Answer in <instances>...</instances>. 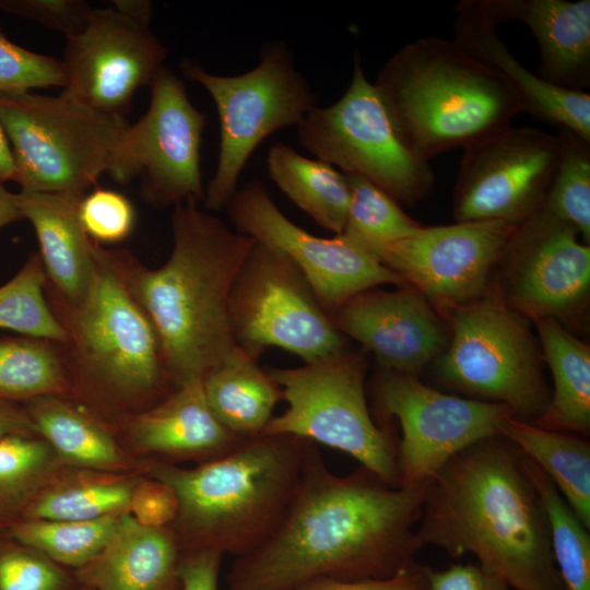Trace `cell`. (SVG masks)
I'll use <instances>...</instances> for the list:
<instances>
[{
    "instance_id": "obj_46",
    "label": "cell",
    "mask_w": 590,
    "mask_h": 590,
    "mask_svg": "<svg viewBox=\"0 0 590 590\" xmlns=\"http://www.w3.org/2000/svg\"><path fill=\"white\" fill-rule=\"evenodd\" d=\"M296 590H428L425 567L384 579L342 580L323 578Z\"/></svg>"
},
{
    "instance_id": "obj_25",
    "label": "cell",
    "mask_w": 590,
    "mask_h": 590,
    "mask_svg": "<svg viewBox=\"0 0 590 590\" xmlns=\"http://www.w3.org/2000/svg\"><path fill=\"white\" fill-rule=\"evenodd\" d=\"M22 405L38 435L69 467L146 475L154 461L131 453L114 427L68 397L47 396Z\"/></svg>"
},
{
    "instance_id": "obj_18",
    "label": "cell",
    "mask_w": 590,
    "mask_h": 590,
    "mask_svg": "<svg viewBox=\"0 0 590 590\" xmlns=\"http://www.w3.org/2000/svg\"><path fill=\"white\" fill-rule=\"evenodd\" d=\"M166 49L151 33L113 8L93 9L83 31L67 38L62 96L95 111L122 116L133 95L164 68Z\"/></svg>"
},
{
    "instance_id": "obj_21",
    "label": "cell",
    "mask_w": 590,
    "mask_h": 590,
    "mask_svg": "<svg viewBox=\"0 0 590 590\" xmlns=\"http://www.w3.org/2000/svg\"><path fill=\"white\" fill-rule=\"evenodd\" d=\"M134 456L178 464H198L220 458L241 440L214 416L202 379L173 389L152 408L134 414L116 429Z\"/></svg>"
},
{
    "instance_id": "obj_23",
    "label": "cell",
    "mask_w": 590,
    "mask_h": 590,
    "mask_svg": "<svg viewBox=\"0 0 590 590\" xmlns=\"http://www.w3.org/2000/svg\"><path fill=\"white\" fill-rule=\"evenodd\" d=\"M455 10L452 39L509 82L520 97L523 111L590 142L588 93L560 88L529 71L498 37V26L476 12L469 0L460 1Z\"/></svg>"
},
{
    "instance_id": "obj_11",
    "label": "cell",
    "mask_w": 590,
    "mask_h": 590,
    "mask_svg": "<svg viewBox=\"0 0 590 590\" xmlns=\"http://www.w3.org/2000/svg\"><path fill=\"white\" fill-rule=\"evenodd\" d=\"M297 134L318 160L365 177L397 201L415 203L433 189L428 162L400 140L358 56L345 93L331 106L314 107L297 126Z\"/></svg>"
},
{
    "instance_id": "obj_43",
    "label": "cell",
    "mask_w": 590,
    "mask_h": 590,
    "mask_svg": "<svg viewBox=\"0 0 590 590\" xmlns=\"http://www.w3.org/2000/svg\"><path fill=\"white\" fill-rule=\"evenodd\" d=\"M178 500L173 488L163 481L143 475L131 495L130 516L148 528H168L176 519Z\"/></svg>"
},
{
    "instance_id": "obj_26",
    "label": "cell",
    "mask_w": 590,
    "mask_h": 590,
    "mask_svg": "<svg viewBox=\"0 0 590 590\" xmlns=\"http://www.w3.org/2000/svg\"><path fill=\"white\" fill-rule=\"evenodd\" d=\"M179 555L169 527H143L125 515L103 550L73 571L91 590H156L175 577Z\"/></svg>"
},
{
    "instance_id": "obj_2",
    "label": "cell",
    "mask_w": 590,
    "mask_h": 590,
    "mask_svg": "<svg viewBox=\"0 0 590 590\" xmlns=\"http://www.w3.org/2000/svg\"><path fill=\"white\" fill-rule=\"evenodd\" d=\"M496 437L455 456L427 488L421 544L471 553L515 590H565L545 514L520 452Z\"/></svg>"
},
{
    "instance_id": "obj_24",
    "label": "cell",
    "mask_w": 590,
    "mask_h": 590,
    "mask_svg": "<svg viewBox=\"0 0 590 590\" xmlns=\"http://www.w3.org/2000/svg\"><path fill=\"white\" fill-rule=\"evenodd\" d=\"M84 196L16 193L21 216L33 225L39 244L46 288L68 304L84 298L97 267L99 245L87 236L79 217Z\"/></svg>"
},
{
    "instance_id": "obj_9",
    "label": "cell",
    "mask_w": 590,
    "mask_h": 590,
    "mask_svg": "<svg viewBox=\"0 0 590 590\" xmlns=\"http://www.w3.org/2000/svg\"><path fill=\"white\" fill-rule=\"evenodd\" d=\"M180 66L208 91L219 114L220 154L204 196L205 208L219 211L236 192L258 144L279 129L298 126L316 107V95L282 44L264 48L260 62L238 75L212 74L188 59Z\"/></svg>"
},
{
    "instance_id": "obj_39",
    "label": "cell",
    "mask_w": 590,
    "mask_h": 590,
    "mask_svg": "<svg viewBox=\"0 0 590 590\" xmlns=\"http://www.w3.org/2000/svg\"><path fill=\"white\" fill-rule=\"evenodd\" d=\"M74 571L0 531V590H78Z\"/></svg>"
},
{
    "instance_id": "obj_45",
    "label": "cell",
    "mask_w": 590,
    "mask_h": 590,
    "mask_svg": "<svg viewBox=\"0 0 590 590\" xmlns=\"http://www.w3.org/2000/svg\"><path fill=\"white\" fill-rule=\"evenodd\" d=\"M428 590H510L498 576L480 565H453L436 571L425 567Z\"/></svg>"
},
{
    "instance_id": "obj_47",
    "label": "cell",
    "mask_w": 590,
    "mask_h": 590,
    "mask_svg": "<svg viewBox=\"0 0 590 590\" xmlns=\"http://www.w3.org/2000/svg\"><path fill=\"white\" fill-rule=\"evenodd\" d=\"M15 435H38L22 404L0 401V439Z\"/></svg>"
},
{
    "instance_id": "obj_4",
    "label": "cell",
    "mask_w": 590,
    "mask_h": 590,
    "mask_svg": "<svg viewBox=\"0 0 590 590\" xmlns=\"http://www.w3.org/2000/svg\"><path fill=\"white\" fill-rule=\"evenodd\" d=\"M311 444L261 434L191 468L154 460L146 475L168 484L177 496L169 529L180 553L211 550L239 557L258 548L282 520Z\"/></svg>"
},
{
    "instance_id": "obj_42",
    "label": "cell",
    "mask_w": 590,
    "mask_h": 590,
    "mask_svg": "<svg viewBox=\"0 0 590 590\" xmlns=\"http://www.w3.org/2000/svg\"><path fill=\"white\" fill-rule=\"evenodd\" d=\"M94 8L82 0H0V10L72 37L86 26Z\"/></svg>"
},
{
    "instance_id": "obj_29",
    "label": "cell",
    "mask_w": 590,
    "mask_h": 590,
    "mask_svg": "<svg viewBox=\"0 0 590 590\" xmlns=\"http://www.w3.org/2000/svg\"><path fill=\"white\" fill-rule=\"evenodd\" d=\"M545 359L552 370L554 392L535 425L564 433L590 429V349L556 320H536Z\"/></svg>"
},
{
    "instance_id": "obj_30",
    "label": "cell",
    "mask_w": 590,
    "mask_h": 590,
    "mask_svg": "<svg viewBox=\"0 0 590 590\" xmlns=\"http://www.w3.org/2000/svg\"><path fill=\"white\" fill-rule=\"evenodd\" d=\"M499 435L532 460L555 484L582 523L590 527V445L575 435L551 430L515 416Z\"/></svg>"
},
{
    "instance_id": "obj_28",
    "label": "cell",
    "mask_w": 590,
    "mask_h": 590,
    "mask_svg": "<svg viewBox=\"0 0 590 590\" xmlns=\"http://www.w3.org/2000/svg\"><path fill=\"white\" fill-rule=\"evenodd\" d=\"M143 475L66 465L40 488L23 519L93 520L130 515L131 495Z\"/></svg>"
},
{
    "instance_id": "obj_49",
    "label": "cell",
    "mask_w": 590,
    "mask_h": 590,
    "mask_svg": "<svg viewBox=\"0 0 590 590\" xmlns=\"http://www.w3.org/2000/svg\"><path fill=\"white\" fill-rule=\"evenodd\" d=\"M21 219L16 193L7 190L3 184H0V228Z\"/></svg>"
},
{
    "instance_id": "obj_31",
    "label": "cell",
    "mask_w": 590,
    "mask_h": 590,
    "mask_svg": "<svg viewBox=\"0 0 590 590\" xmlns=\"http://www.w3.org/2000/svg\"><path fill=\"white\" fill-rule=\"evenodd\" d=\"M275 185L319 226L342 234L350 190L343 173L321 161L299 155L288 145L274 143L267 156Z\"/></svg>"
},
{
    "instance_id": "obj_20",
    "label": "cell",
    "mask_w": 590,
    "mask_h": 590,
    "mask_svg": "<svg viewBox=\"0 0 590 590\" xmlns=\"http://www.w3.org/2000/svg\"><path fill=\"white\" fill-rule=\"evenodd\" d=\"M329 316L344 337L373 352L385 370L412 377L444 352L450 337L427 298L412 286L367 290Z\"/></svg>"
},
{
    "instance_id": "obj_14",
    "label": "cell",
    "mask_w": 590,
    "mask_h": 590,
    "mask_svg": "<svg viewBox=\"0 0 590 590\" xmlns=\"http://www.w3.org/2000/svg\"><path fill=\"white\" fill-rule=\"evenodd\" d=\"M381 410L398 418L399 486L428 487L445 465L467 448L499 435L515 416L505 404L439 392L416 377L384 370L376 385Z\"/></svg>"
},
{
    "instance_id": "obj_10",
    "label": "cell",
    "mask_w": 590,
    "mask_h": 590,
    "mask_svg": "<svg viewBox=\"0 0 590 590\" xmlns=\"http://www.w3.org/2000/svg\"><path fill=\"white\" fill-rule=\"evenodd\" d=\"M446 311L451 331L438 363L442 379L507 405L517 418L536 420L551 397L522 315L487 292Z\"/></svg>"
},
{
    "instance_id": "obj_27",
    "label": "cell",
    "mask_w": 590,
    "mask_h": 590,
    "mask_svg": "<svg viewBox=\"0 0 590 590\" xmlns=\"http://www.w3.org/2000/svg\"><path fill=\"white\" fill-rule=\"evenodd\" d=\"M259 358L236 347L202 377L208 404L217 421L240 439L261 435L282 392Z\"/></svg>"
},
{
    "instance_id": "obj_7",
    "label": "cell",
    "mask_w": 590,
    "mask_h": 590,
    "mask_svg": "<svg viewBox=\"0 0 590 590\" xmlns=\"http://www.w3.org/2000/svg\"><path fill=\"white\" fill-rule=\"evenodd\" d=\"M0 121L21 190L86 194L129 122L60 94H0Z\"/></svg>"
},
{
    "instance_id": "obj_40",
    "label": "cell",
    "mask_w": 590,
    "mask_h": 590,
    "mask_svg": "<svg viewBox=\"0 0 590 590\" xmlns=\"http://www.w3.org/2000/svg\"><path fill=\"white\" fill-rule=\"evenodd\" d=\"M61 60L40 55L11 42L0 28V94L31 92L33 88L64 87Z\"/></svg>"
},
{
    "instance_id": "obj_48",
    "label": "cell",
    "mask_w": 590,
    "mask_h": 590,
    "mask_svg": "<svg viewBox=\"0 0 590 590\" xmlns=\"http://www.w3.org/2000/svg\"><path fill=\"white\" fill-rule=\"evenodd\" d=\"M113 9L131 21L149 27L153 15V4L148 0H115Z\"/></svg>"
},
{
    "instance_id": "obj_8",
    "label": "cell",
    "mask_w": 590,
    "mask_h": 590,
    "mask_svg": "<svg viewBox=\"0 0 590 590\" xmlns=\"http://www.w3.org/2000/svg\"><path fill=\"white\" fill-rule=\"evenodd\" d=\"M267 371L287 408L262 434L296 436L338 449L385 483L399 486L397 448L367 408L362 357L345 349L299 367Z\"/></svg>"
},
{
    "instance_id": "obj_19",
    "label": "cell",
    "mask_w": 590,
    "mask_h": 590,
    "mask_svg": "<svg viewBox=\"0 0 590 590\" xmlns=\"http://www.w3.org/2000/svg\"><path fill=\"white\" fill-rule=\"evenodd\" d=\"M578 235L543 206L517 224L503 255L511 308L534 320L566 319L579 310L589 293L590 248Z\"/></svg>"
},
{
    "instance_id": "obj_51",
    "label": "cell",
    "mask_w": 590,
    "mask_h": 590,
    "mask_svg": "<svg viewBox=\"0 0 590 590\" xmlns=\"http://www.w3.org/2000/svg\"><path fill=\"white\" fill-rule=\"evenodd\" d=\"M178 588H179V585H178V581H177V578H176V575H175V577H173L172 579L166 581L164 585H162L156 590H178Z\"/></svg>"
},
{
    "instance_id": "obj_1",
    "label": "cell",
    "mask_w": 590,
    "mask_h": 590,
    "mask_svg": "<svg viewBox=\"0 0 590 590\" xmlns=\"http://www.w3.org/2000/svg\"><path fill=\"white\" fill-rule=\"evenodd\" d=\"M428 487L391 486L361 467L331 472L311 444L275 530L236 557L226 590H296L318 579H384L410 571L423 547L415 530Z\"/></svg>"
},
{
    "instance_id": "obj_34",
    "label": "cell",
    "mask_w": 590,
    "mask_h": 590,
    "mask_svg": "<svg viewBox=\"0 0 590 590\" xmlns=\"http://www.w3.org/2000/svg\"><path fill=\"white\" fill-rule=\"evenodd\" d=\"M520 462L543 507L554 562L564 589L590 590L588 528L555 484L532 460L520 452Z\"/></svg>"
},
{
    "instance_id": "obj_16",
    "label": "cell",
    "mask_w": 590,
    "mask_h": 590,
    "mask_svg": "<svg viewBox=\"0 0 590 590\" xmlns=\"http://www.w3.org/2000/svg\"><path fill=\"white\" fill-rule=\"evenodd\" d=\"M226 209L237 233L280 250L297 267L328 315L378 285H405L343 234L318 237L290 221L261 181L252 180L237 189Z\"/></svg>"
},
{
    "instance_id": "obj_12",
    "label": "cell",
    "mask_w": 590,
    "mask_h": 590,
    "mask_svg": "<svg viewBox=\"0 0 590 590\" xmlns=\"http://www.w3.org/2000/svg\"><path fill=\"white\" fill-rule=\"evenodd\" d=\"M228 311L235 344L257 358L270 346L304 363L346 349L303 273L283 252L259 241L233 282Z\"/></svg>"
},
{
    "instance_id": "obj_32",
    "label": "cell",
    "mask_w": 590,
    "mask_h": 590,
    "mask_svg": "<svg viewBox=\"0 0 590 590\" xmlns=\"http://www.w3.org/2000/svg\"><path fill=\"white\" fill-rule=\"evenodd\" d=\"M69 394L70 381L57 342L27 335L0 338V401L24 404Z\"/></svg>"
},
{
    "instance_id": "obj_15",
    "label": "cell",
    "mask_w": 590,
    "mask_h": 590,
    "mask_svg": "<svg viewBox=\"0 0 590 590\" xmlns=\"http://www.w3.org/2000/svg\"><path fill=\"white\" fill-rule=\"evenodd\" d=\"M558 152L556 134L511 126L465 148L455 186L456 221L521 223L543 206Z\"/></svg>"
},
{
    "instance_id": "obj_38",
    "label": "cell",
    "mask_w": 590,
    "mask_h": 590,
    "mask_svg": "<svg viewBox=\"0 0 590 590\" xmlns=\"http://www.w3.org/2000/svg\"><path fill=\"white\" fill-rule=\"evenodd\" d=\"M555 174L543 208L573 225L590 240V142L568 129H559Z\"/></svg>"
},
{
    "instance_id": "obj_3",
    "label": "cell",
    "mask_w": 590,
    "mask_h": 590,
    "mask_svg": "<svg viewBox=\"0 0 590 590\" xmlns=\"http://www.w3.org/2000/svg\"><path fill=\"white\" fill-rule=\"evenodd\" d=\"M173 248L157 269L126 249L111 263L158 337L173 389L202 377L236 347L228 302L233 282L256 240L233 232L198 201L174 206Z\"/></svg>"
},
{
    "instance_id": "obj_17",
    "label": "cell",
    "mask_w": 590,
    "mask_h": 590,
    "mask_svg": "<svg viewBox=\"0 0 590 590\" xmlns=\"http://www.w3.org/2000/svg\"><path fill=\"white\" fill-rule=\"evenodd\" d=\"M516 224L457 222L421 227L375 258L442 309L472 303L487 291L492 268L503 258Z\"/></svg>"
},
{
    "instance_id": "obj_52",
    "label": "cell",
    "mask_w": 590,
    "mask_h": 590,
    "mask_svg": "<svg viewBox=\"0 0 590 590\" xmlns=\"http://www.w3.org/2000/svg\"><path fill=\"white\" fill-rule=\"evenodd\" d=\"M78 590H91V589L86 588V587H83V586H80V588Z\"/></svg>"
},
{
    "instance_id": "obj_44",
    "label": "cell",
    "mask_w": 590,
    "mask_h": 590,
    "mask_svg": "<svg viewBox=\"0 0 590 590\" xmlns=\"http://www.w3.org/2000/svg\"><path fill=\"white\" fill-rule=\"evenodd\" d=\"M222 557L211 550L181 552L175 569L178 590H219Z\"/></svg>"
},
{
    "instance_id": "obj_5",
    "label": "cell",
    "mask_w": 590,
    "mask_h": 590,
    "mask_svg": "<svg viewBox=\"0 0 590 590\" xmlns=\"http://www.w3.org/2000/svg\"><path fill=\"white\" fill-rule=\"evenodd\" d=\"M47 302L67 332L58 343L70 381L68 398L115 429L162 401L173 387L149 317L99 246L92 284L76 304L46 288Z\"/></svg>"
},
{
    "instance_id": "obj_22",
    "label": "cell",
    "mask_w": 590,
    "mask_h": 590,
    "mask_svg": "<svg viewBox=\"0 0 590 590\" xmlns=\"http://www.w3.org/2000/svg\"><path fill=\"white\" fill-rule=\"evenodd\" d=\"M481 15L497 26L526 24L536 39L539 76L560 88L590 86V1L471 0Z\"/></svg>"
},
{
    "instance_id": "obj_6",
    "label": "cell",
    "mask_w": 590,
    "mask_h": 590,
    "mask_svg": "<svg viewBox=\"0 0 590 590\" xmlns=\"http://www.w3.org/2000/svg\"><path fill=\"white\" fill-rule=\"evenodd\" d=\"M374 85L400 140L426 162L491 137L523 111L509 82L453 39L404 45Z\"/></svg>"
},
{
    "instance_id": "obj_50",
    "label": "cell",
    "mask_w": 590,
    "mask_h": 590,
    "mask_svg": "<svg viewBox=\"0 0 590 590\" xmlns=\"http://www.w3.org/2000/svg\"><path fill=\"white\" fill-rule=\"evenodd\" d=\"M15 169L10 142L0 121V184L14 180Z\"/></svg>"
},
{
    "instance_id": "obj_37",
    "label": "cell",
    "mask_w": 590,
    "mask_h": 590,
    "mask_svg": "<svg viewBox=\"0 0 590 590\" xmlns=\"http://www.w3.org/2000/svg\"><path fill=\"white\" fill-rule=\"evenodd\" d=\"M47 276L38 253L0 286V329L21 335L67 341V332L51 310L45 294Z\"/></svg>"
},
{
    "instance_id": "obj_33",
    "label": "cell",
    "mask_w": 590,
    "mask_h": 590,
    "mask_svg": "<svg viewBox=\"0 0 590 590\" xmlns=\"http://www.w3.org/2000/svg\"><path fill=\"white\" fill-rule=\"evenodd\" d=\"M66 465L39 435L0 439V531L22 520L40 488Z\"/></svg>"
},
{
    "instance_id": "obj_35",
    "label": "cell",
    "mask_w": 590,
    "mask_h": 590,
    "mask_svg": "<svg viewBox=\"0 0 590 590\" xmlns=\"http://www.w3.org/2000/svg\"><path fill=\"white\" fill-rule=\"evenodd\" d=\"M123 516L93 520L22 519L7 531L58 565L76 570L103 550Z\"/></svg>"
},
{
    "instance_id": "obj_13",
    "label": "cell",
    "mask_w": 590,
    "mask_h": 590,
    "mask_svg": "<svg viewBox=\"0 0 590 590\" xmlns=\"http://www.w3.org/2000/svg\"><path fill=\"white\" fill-rule=\"evenodd\" d=\"M149 87L150 106L122 132L106 174L122 185L139 178L142 199L154 208L204 200L200 149L205 117L169 69L164 67Z\"/></svg>"
},
{
    "instance_id": "obj_36",
    "label": "cell",
    "mask_w": 590,
    "mask_h": 590,
    "mask_svg": "<svg viewBox=\"0 0 590 590\" xmlns=\"http://www.w3.org/2000/svg\"><path fill=\"white\" fill-rule=\"evenodd\" d=\"M350 203L342 234L375 258L385 246L417 232L422 225L410 217L385 190L363 176L343 173Z\"/></svg>"
},
{
    "instance_id": "obj_41",
    "label": "cell",
    "mask_w": 590,
    "mask_h": 590,
    "mask_svg": "<svg viewBox=\"0 0 590 590\" xmlns=\"http://www.w3.org/2000/svg\"><path fill=\"white\" fill-rule=\"evenodd\" d=\"M79 217L87 236L98 245L123 241L135 226L131 201L125 194L105 188H96L81 199Z\"/></svg>"
}]
</instances>
